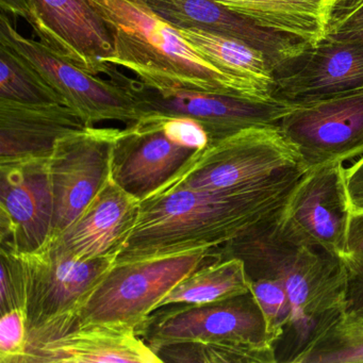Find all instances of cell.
Wrapping results in <instances>:
<instances>
[{"label": "cell", "instance_id": "cell-5", "mask_svg": "<svg viewBox=\"0 0 363 363\" xmlns=\"http://www.w3.org/2000/svg\"><path fill=\"white\" fill-rule=\"evenodd\" d=\"M214 259L213 248H199L116 262L78 311L73 325H116L137 330L180 280Z\"/></svg>", "mask_w": 363, "mask_h": 363}, {"label": "cell", "instance_id": "cell-21", "mask_svg": "<svg viewBox=\"0 0 363 363\" xmlns=\"http://www.w3.org/2000/svg\"><path fill=\"white\" fill-rule=\"evenodd\" d=\"M271 30L315 45L328 33L330 0H216Z\"/></svg>", "mask_w": 363, "mask_h": 363}, {"label": "cell", "instance_id": "cell-23", "mask_svg": "<svg viewBox=\"0 0 363 363\" xmlns=\"http://www.w3.org/2000/svg\"><path fill=\"white\" fill-rule=\"evenodd\" d=\"M250 290L245 267L240 259H214L180 280L160 301L158 309L169 305L212 303Z\"/></svg>", "mask_w": 363, "mask_h": 363}, {"label": "cell", "instance_id": "cell-12", "mask_svg": "<svg viewBox=\"0 0 363 363\" xmlns=\"http://www.w3.org/2000/svg\"><path fill=\"white\" fill-rule=\"evenodd\" d=\"M307 171L363 156V91L297 104L279 124Z\"/></svg>", "mask_w": 363, "mask_h": 363}, {"label": "cell", "instance_id": "cell-35", "mask_svg": "<svg viewBox=\"0 0 363 363\" xmlns=\"http://www.w3.org/2000/svg\"><path fill=\"white\" fill-rule=\"evenodd\" d=\"M363 0H335L333 5H331L329 23L333 22V21L350 12V10L354 9Z\"/></svg>", "mask_w": 363, "mask_h": 363}, {"label": "cell", "instance_id": "cell-33", "mask_svg": "<svg viewBox=\"0 0 363 363\" xmlns=\"http://www.w3.org/2000/svg\"><path fill=\"white\" fill-rule=\"evenodd\" d=\"M345 313L354 316L363 314V274H350Z\"/></svg>", "mask_w": 363, "mask_h": 363}, {"label": "cell", "instance_id": "cell-17", "mask_svg": "<svg viewBox=\"0 0 363 363\" xmlns=\"http://www.w3.org/2000/svg\"><path fill=\"white\" fill-rule=\"evenodd\" d=\"M155 13L176 29H199L247 44L264 54L274 74L303 54L310 44L264 28L216 0H146Z\"/></svg>", "mask_w": 363, "mask_h": 363}, {"label": "cell", "instance_id": "cell-4", "mask_svg": "<svg viewBox=\"0 0 363 363\" xmlns=\"http://www.w3.org/2000/svg\"><path fill=\"white\" fill-rule=\"evenodd\" d=\"M306 172L279 126L252 127L196 150L156 194L178 188L238 194Z\"/></svg>", "mask_w": 363, "mask_h": 363}, {"label": "cell", "instance_id": "cell-38", "mask_svg": "<svg viewBox=\"0 0 363 363\" xmlns=\"http://www.w3.org/2000/svg\"><path fill=\"white\" fill-rule=\"evenodd\" d=\"M347 35H348V33H347ZM356 35H363V33H356Z\"/></svg>", "mask_w": 363, "mask_h": 363}, {"label": "cell", "instance_id": "cell-22", "mask_svg": "<svg viewBox=\"0 0 363 363\" xmlns=\"http://www.w3.org/2000/svg\"><path fill=\"white\" fill-rule=\"evenodd\" d=\"M186 42L211 65L274 96L275 77L264 54L247 44L199 29H178ZM275 97V96H274Z\"/></svg>", "mask_w": 363, "mask_h": 363}, {"label": "cell", "instance_id": "cell-34", "mask_svg": "<svg viewBox=\"0 0 363 363\" xmlns=\"http://www.w3.org/2000/svg\"><path fill=\"white\" fill-rule=\"evenodd\" d=\"M0 7H1V11L5 12L8 16L22 18L26 22H28L30 18V9L27 0H0Z\"/></svg>", "mask_w": 363, "mask_h": 363}, {"label": "cell", "instance_id": "cell-25", "mask_svg": "<svg viewBox=\"0 0 363 363\" xmlns=\"http://www.w3.org/2000/svg\"><path fill=\"white\" fill-rule=\"evenodd\" d=\"M0 99L23 104H67L30 65L4 45H0Z\"/></svg>", "mask_w": 363, "mask_h": 363}, {"label": "cell", "instance_id": "cell-15", "mask_svg": "<svg viewBox=\"0 0 363 363\" xmlns=\"http://www.w3.org/2000/svg\"><path fill=\"white\" fill-rule=\"evenodd\" d=\"M274 77V96L295 104L363 91V35H327Z\"/></svg>", "mask_w": 363, "mask_h": 363}, {"label": "cell", "instance_id": "cell-2", "mask_svg": "<svg viewBox=\"0 0 363 363\" xmlns=\"http://www.w3.org/2000/svg\"><path fill=\"white\" fill-rule=\"evenodd\" d=\"M275 220L213 247V257L240 259L248 280L282 282L292 305L293 350L286 359L291 362L345 312L350 271L341 259L286 241L276 230Z\"/></svg>", "mask_w": 363, "mask_h": 363}, {"label": "cell", "instance_id": "cell-27", "mask_svg": "<svg viewBox=\"0 0 363 363\" xmlns=\"http://www.w3.org/2000/svg\"><path fill=\"white\" fill-rule=\"evenodd\" d=\"M0 311L26 310L27 273L24 255L0 248Z\"/></svg>", "mask_w": 363, "mask_h": 363}, {"label": "cell", "instance_id": "cell-7", "mask_svg": "<svg viewBox=\"0 0 363 363\" xmlns=\"http://www.w3.org/2000/svg\"><path fill=\"white\" fill-rule=\"evenodd\" d=\"M0 45L9 48L30 65L89 126L106 121L129 126L139 121L137 99L131 88L133 79L127 76L110 79L86 73L50 52L38 40L21 35L3 11L0 14Z\"/></svg>", "mask_w": 363, "mask_h": 363}, {"label": "cell", "instance_id": "cell-39", "mask_svg": "<svg viewBox=\"0 0 363 363\" xmlns=\"http://www.w3.org/2000/svg\"><path fill=\"white\" fill-rule=\"evenodd\" d=\"M329 5H330V3H329ZM329 10H330V9H329Z\"/></svg>", "mask_w": 363, "mask_h": 363}, {"label": "cell", "instance_id": "cell-30", "mask_svg": "<svg viewBox=\"0 0 363 363\" xmlns=\"http://www.w3.org/2000/svg\"><path fill=\"white\" fill-rule=\"evenodd\" d=\"M344 263L350 274H363V211L350 212Z\"/></svg>", "mask_w": 363, "mask_h": 363}, {"label": "cell", "instance_id": "cell-13", "mask_svg": "<svg viewBox=\"0 0 363 363\" xmlns=\"http://www.w3.org/2000/svg\"><path fill=\"white\" fill-rule=\"evenodd\" d=\"M131 88L137 99L140 118L150 114L188 116L203 125L210 142L252 127L279 126L282 118L297 106L278 97L256 101L201 91L160 92L139 79H133Z\"/></svg>", "mask_w": 363, "mask_h": 363}, {"label": "cell", "instance_id": "cell-19", "mask_svg": "<svg viewBox=\"0 0 363 363\" xmlns=\"http://www.w3.org/2000/svg\"><path fill=\"white\" fill-rule=\"evenodd\" d=\"M86 127L67 104L0 99V163L48 159L59 139Z\"/></svg>", "mask_w": 363, "mask_h": 363}, {"label": "cell", "instance_id": "cell-1", "mask_svg": "<svg viewBox=\"0 0 363 363\" xmlns=\"http://www.w3.org/2000/svg\"><path fill=\"white\" fill-rule=\"evenodd\" d=\"M303 175L238 194L178 188L154 195L141 201L137 224L116 262L224 245L275 220Z\"/></svg>", "mask_w": 363, "mask_h": 363}, {"label": "cell", "instance_id": "cell-37", "mask_svg": "<svg viewBox=\"0 0 363 363\" xmlns=\"http://www.w3.org/2000/svg\"><path fill=\"white\" fill-rule=\"evenodd\" d=\"M333 1H335V0H330V5H329V9H330L331 5H333Z\"/></svg>", "mask_w": 363, "mask_h": 363}, {"label": "cell", "instance_id": "cell-9", "mask_svg": "<svg viewBox=\"0 0 363 363\" xmlns=\"http://www.w3.org/2000/svg\"><path fill=\"white\" fill-rule=\"evenodd\" d=\"M152 312L137 329L156 350L179 342H241L276 345L252 291L212 303L169 305Z\"/></svg>", "mask_w": 363, "mask_h": 363}, {"label": "cell", "instance_id": "cell-31", "mask_svg": "<svg viewBox=\"0 0 363 363\" xmlns=\"http://www.w3.org/2000/svg\"><path fill=\"white\" fill-rule=\"evenodd\" d=\"M344 182L350 211H363V156L346 167Z\"/></svg>", "mask_w": 363, "mask_h": 363}, {"label": "cell", "instance_id": "cell-28", "mask_svg": "<svg viewBox=\"0 0 363 363\" xmlns=\"http://www.w3.org/2000/svg\"><path fill=\"white\" fill-rule=\"evenodd\" d=\"M28 343L26 313L12 310L0 320V362L21 363Z\"/></svg>", "mask_w": 363, "mask_h": 363}, {"label": "cell", "instance_id": "cell-24", "mask_svg": "<svg viewBox=\"0 0 363 363\" xmlns=\"http://www.w3.org/2000/svg\"><path fill=\"white\" fill-rule=\"evenodd\" d=\"M161 362L276 363L275 345L241 342H179L155 350Z\"/></svg>", "mask_w": 363, "mask_h": 363}, {"label": "cell", "instance_id": "cell-36", "mask_svg": "<svg viewBox=\"0 0 363 363\" xmlns=\"http://www.w3.org/2000/svg\"><path fill=\"white\" fill-rule=\"evenodd\" d=\"M352 316H354V315H352ZM354 318H356L357 320H360L361 323H363V314H361V315L354 316Z\"/></svg>", "mask_w": 363, "mask_h": 363}, {"label": "cell", "instance_id": "cell-18", "mask_svg": "<svg viewBox=\"0 0 363 363\" xmlns=\"http://www.w3.org/2000/svg\"><path fill=\"white\" fill-rule=\"evenodd\" d=\"M161 363L155 350L128 327L73 325L27 344L21 363Z\"/></svg>", "mask_w": 363, "mask_h": 363}, {"label": "cell", "instance_id": "cell-20", "mask_svg": "<svg viewBox=\"0 0 363 363\" xmlns=\"http://www.w3.org/2000/svg\"><path fill=\"white\" fill-rule=\"evenodd\" d=\"M141 201L109 180L77 220L60 233L82 260L113 257L124 250L139 218Z\"/></svg>", "mask_w": 363, "mask_h": 363}, {"label": "cell", "instance_id": "cell-14", "mask_svg": "<svg viewBox=\"0 0 363 363\" xmlns=\"http://www.w3.org/2000/svg\"><path fill=\"white\" fill-rule=\"evenodd\" d=\"M48 159L0 163V248L37 252L52 235Z\"/></svg>", "mask_w": 363, "mask_h": 363}, {"label": "cell", "instance_id": "cell-26", "mask_svg": "<svg viewBox=\"0 0 363 363\" xmlns=\"http://www.w3.org/2000/svg\"><path fill=\"white\" fill-rule=\"evenodd\" d=\"M248 281L264 316L269 337L276 344L289 329L292 318V305L286 288L275 278H255Z\"/></svg>", "mask_w": 363, "mask_h": 363}, {"label": "cell", "instance_id": "cell-10", "mask_svg": "<svg viewBox=\"0 0 363 363\" xmlns=\"http://www.w3.org/2000/svg\"><path fill=\"white\" fill-rule=\"evenodd\" d=\"M121 130L89 126L57 141L48 158L52 235L71 226L111 179L112 156Z\"/></svg>", "mask_w": 363, "mask_h": 363}, {"label": "cell", "instance_id": "cell-16", "mask_svg": "<svg viewBox=\"0 0 363 363\" xmlns=\"http://www.w3.org/2000/svg\"><path fill=\"white\" fill-rule=\"evenodd\" d=\"M196 150L167 139L157 116H144L121 130L112 156L111 178L140 201L161 190Z\"/></svg>", "mask_w": 363, "mask_h": 363}, {"label": "cell", "instance_id": "cell-6", "mask_svg": "<svg viewBox=\"0 0 363 363\" xmlns=\"http://www.w3.org/2000/svg\"><path fill=\"white\" fill-rule=\"evenodd\" d=\"M116 261L113 257L78 259L67 250L60 233L52 235L37 252L25 255L28 343L71 327Z\"/></svg>", "mask_w": 363, "mask_h": 363}, {"label": "cell", "instance_id": "cell-29", "mask_svg": "<svg viewBox=\"0 0 363 363\" xmlns=\"http://www.w3.org/2000/svg\"><path fill=\"white\" fill-rule=\"evenodd\" d=\"M157 116L160 118L163 133L173 143L194 150H203L210 143L207 131L194 118L188 116Z\"/></svg>", "mask_w": 363, "mask_h": 363}, {"label": "cell", "instance_id": "cell-11", "mask_svg": "<svg viewBox=\"0 0 363 363\" xmlns=\"http://www.w3.org/2000/svg\"><path fill=\"white\" fill-rule=\"evenodd\" d=\"M38 41L63 60L95 76L121 79L112 63L114 41L90 0H27Z\"/></svg>", "mask_w": 363, "mask_h": 363}, {"label": "cell", "instance_id": "cell-8", "mask_svg": "<svg viewBox=\"0 0 363 363\" xmlns=\"http://www.w3.org/2000/svg\"><path fill=\"white\" fill-rule=\"evenodd\" d=\"M344 171L342 163H335L301 176L274 220L284 239L344 261L350 212Z\"/></svg>", "mask_w": 363, "mask_h": 363}, {"label": "cell", "instance_id": "cell-3", "mask_svg": "<svg viewBox=\"0 0 363 363\" xmlns=\"http://www.w3.org/2000/svg\"><path fill=\"white\" fill-rule=\"evenodd\" d=\"M90 1L113 37V65L133 72L154 90L201 91L256 101L275 99L211 65L178 29L155 13L146 0Z\"/></svg>", "mask_w": 363, "mask_h": 363}, {"label": "cell", "instance_id": "cell-32", "mask_svg": "<svg viewBox=\"0 0 363 363\" xmlns=\"http://www.w3.org/2000/svg\"><path fill=\"white\" fill-rule=\"evenodd\" d=\"M358 33H363V1L354 9L331 22L327 35Z\"/></svg>", "mask_w": 363, "mask_h": 363}]
</instances>
